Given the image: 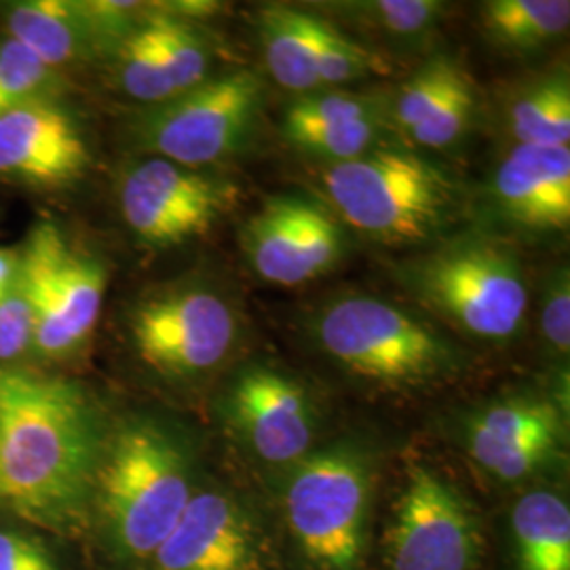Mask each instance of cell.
<instances>
[{
  "mask_svg": "<svg viewBox=\"0 0 570 570\" xmlns=\"http://www.w3.org/2000/svg\"><path fill=\"white\" fill-rule=\"evenodd\" d=\"M98 414L77 383L0 370V508L66 529L94 497L102 461Z\"/></svg>",
  "mask_w": 570,
  "mask_h": 570,
  "instance_id": "cell-1",
  "label": "cell"
},
{
  "mask_svg": "<svg viewBox=\"0 0 570 570\" xmlns=\"http://www.w3.org/2000/svg\"><path fill=\"white\" fill-rule=\"evenodd\" d=\"M94 492L117 548L150 560L193 499L188 459L164 429L125 425L104 450Z\"/></svg>",
  "mask_w": 570,
  "mask_h": 570,
  "instance_id": "cell-2",
  "label": "cell"
},
{
  "mask_svg": "<svg viewBox=\"0 0 570 570\" xmlns=\"http://www.w3.org/2000/svg\"><path fill=\"white\" fill-rule=\"evenodd\" d=\"M324 186L346 225L385 244L433 237L454 204V188L440 167L395 148H372L332 165Z\"/></svg>",
  "mask_w": 570,
  "mask_h": 570,
  "instance_id": "cell-3",
  "label": "cell"
},
{
  "mask_svg": "<svg viewBox=\"0 0 570 570\" xmlns=\"http://www.w3.org/2000/svg\"><path fill=\"white\" fill-rule=\"evenodd\" d=\"M423 305L473 338L518 334L529 306L520 258L490 237H459L414 261L404 275Z\"/></svg>",
  "mask_w": 570,
  "mask_h": 570,
  "instance_id": "cell-4",
  "label": "cell"
},
{
  "mask_svg": "<svg viewBox=\"0 0 570 570\" xmlns=\"http://www.w3.org/2000/svg\"><path fill=\"white\" fill-rule=\"evenodd\" d=\"M320 346L346 372L385 387H414L456 366L449 341L423 317L372 296L327 305L315 324Z\"/></svg>",
  "mask_w": 570,
  "mask_h": 570,
  "instance_id": "cell-5",
  "label": "cell"
},
{
  "mask_svg": "<svg viewBox=\"0 0 570 570\" xmlns=\"http://www.w3.org/2000/svg\"><path fill=\"white\" fill-rule=\"evenodd\" d=\"M372 463L357 446L308 452L285 487V520L317 570H362Z\"/></svg>",
  "mask_w": 570,
  "mask_h": 570,
  "instance_id": "cell-6",
  "label": "cell"
},
{
  "mask_svg": "<svg viewBox=\"0 0 570 570\" xmlns=\"http://www.w3.org/2000/svg\"><path fill=\"white\" fill-rule=\"evenodd\" d=\"M21 282L35 311V353L63 360L89 343L102 313V261L68 242L53 220L32 226L20 247Z\"/></svg>",
  "mask_w": 570,
  "mask_h": 570,
  "instance_id": "cell-7",
  "label": "cell"
},
{
  "mask_svg": "<svg viewBox=\"0 0 570 570\" xmlns=\"http://www.w3.org/2000/svg\"><path fill=\"white\" fill-rule=\"evenodd\" d=\"M261 102V79L252 70H235L150 106L131 125L134 142L148 157L204 169L245 142Z\"/></svg>",
  "mask_w": 570,
  "mask_h": 570,
  "instance_id": "cell-8",
  "label": "cell"
},
{
  "mask_svg": "<svg viewBox=\"0 0 570 570\" xmlns=\"http://www.w3.org/2000/svg\"><path fill=\"white\" fill-rule=\"evenodd\" d=\"M237 315L207 285H176L140 301L129 336L146 366L169 379H195L220 366L237 341Z\"/></svg>",
  "mask_w": 570,
  "mask_h": 570,
  "instance_id": "cell-9",
  "label": "cell"
},
{
  "mask_svg": "<svg viewBox=\"0 0 570 570\" xmlns=\"http://www.w3.org/2000/svg\"><path fill=\"white\" fill-rule=\"evenodd\" d=\"M385 560L389 570H480V520L450 482L412 465L389 527Z\"/></svg>",
  "mask_w": 570,
  "mask_h": 570,
  "instance_id": "cell-10",
  "label": "cell"
},
{
  "mask_svg": "<svg viewBox=\"0 0 570 570\" xmlns=\"http://www.w3.org/2000/svg\"><path fill=\"white\" fill-rule=\"evenodd\" d=\"M235 199L233 184L159 157L129 165L119 180L122 220L153 247H176L204 237L230 212Z\"/></svg>",
  "mask_w": 570,
  "mask_h": 570,
  "instance_id": "cell-11",
  "label": "cell"
},
{
  "mask_svg": "<svg viewBox=\"0 0 570 570\" xmlns=\"http://www.w3.org/2000/svg\"><path fill=\"white\" fill-rule=\"evenodd\" d=\"M89 167V140L63 98L0 115V183L56 193L81 183Z\"/></svg>",
  "mask_w": 570,
  "mask_h": 570,
  "instance_id": "cell-12",
  "label": "cell"
},
{
  "mask_svg": "<svg viewBox=\"0 0 570 570\" xmlns=\"http://www.w3.org/2000/svg\"><path fill=\"white\" fill-rule=\"evenodd\" d=\"M244 249L252 268L268 284H308L341 261V226L322 205L305 197L268 199L249 218Z\"/></svg>",
  "mask_w": 570,
  "mask_h": 570,
  "instance_id": "cell-13",
  "label": "cell"
},
{
  "mask_svg": "<svg viewBox=\"0 0 570 570\" xmlns=\"http://www.w3.org/2000/svg\"><path fill=\"white\" fill-rule=\"evenodd\" d=\"M226 410L247 446L263 461H303L315 440L317 414L306 389L275 367H245L233 381Z\"/></svg>",
  "mask_w": 570,
  "mask_h": 570,
  "instance_id": "cell-14",
  "label": "cell"
},
{
  "mask_svg": "<svg viewBox=\"0 0 570 570\" xmlns=\"http://www.w3.org/2000/svg\"><path fill=\"white\" fill-rule=\"evenodd\" d=\"M562 416L541 397H511L475 412L468 423L469 456L490 475L515 482L546 468L562 450Z\"/></svg>",
  "mask_w": 570,
  "mask_h": 570,
  "instance_id": "cell-15",
  "label": "cell"
},
{
  "mask_svg": "<svg viewBox=\"0 0 570 570\" xmlns=\"http://www.w3.org/2000/svg\"><path fill=\"white\" fill-rule=\"evenodd\" d=\"M150 560L153 570H258L261 543L235 499L205 490L193 494Z\"/></svg>",
  "mask_w": 570,
  "mask_h": 570,
  "instance_id": "cell-16",
  "label": "cell"
},
{
  "mask_svg": "<svg viewBox=\"0 0 570 570\" xmlns=\"http://www.w3.org/2000/svg\"><path fill=\"white\" fill-rule=\"evenodd\" d=\"M494 195L511 223L527 230H569V146L518 144L497 169Z\"/></svg>",
  "mask_w": 570,
  "mask_h": 570,
  "instance_id": "cell-17",
  "label": "cell"
},
{
  "mask_svg": "<svg viewBox=\"0 0 570 570\" xmlns=\"http://www.w3.org/2000/svg\"><path fill=\"white\" fill-rule=\"evenodd\" d=\"M2 35L21 42L58 72L94 60L100 47L79 0H21L2 11Z\"/></svg>",
  "mask_w": 570,
  "mask_h": 570,
  "instance_id": "cell-18",
  "label": "cell"
},
{
  "mask_svg": "<svg viewBox=\"0 0 570 570\" xmlns=\"http://www.w3.org/2000/svg\"><path fill=\"white\" fill-rule=\"evenodd\" d=\"M511 530L518 570H570V510L560 494H524L511 513Z\"/></svg>",
  "mask_w": 570,
  "mask_h": 570,
  "instance_id": "cell-19",
  "label": "cell"
},
{
  "mask_svg": "<svg viewBox=\"0 0 570 570\" xmlns=\"http://www.w3.org/2000/svg\"><path fill=\"white\" fill-rule=\"evenodd\" d=\"M261 39L268 75L289 91L320 87L308 13L289 7H268L261 13Z\"/></svg>",
  "mask_w": 570,
  "mask_h": 570,
  "instance_id": "cell-20",
  "label": "cell"
},
{
  "mask_svg": "<svg viewBox=\"0 0 570 570\" xmlns=\"http://www.w3.org/2000/svg\"><path fill=\"white\" fill-rule=\"evenodd\" d=\"M484 28L492 41L532 51L569 30V0H490L482 7Z\"/></svg>",
  "mask_w": 570,
  "mask_h": 570,
  "instance_id": "cell-21",
  "label": "cell"
},
{
  "mask_svg": "<svg viewBox=\"0 0 570 570\" xmlns=\"http://www.w3.org/2000/svg\"><path fill=\"white\" fill-rule=\"evenodd\" d=\"M513 138L524 146H569L570 87L556 75L524 91L510 110Z\"/></svg>",
  "mask_w": 570,
  "mask_h": 570,
  "instance_id": "cell-22",
  "label": "cell"
},
{
  "mask_svg": "<svg viewBox=\"0 0 570 570\" xmlns=\"http://www.w3.org/2000/svg\"><path fill=\"white\" fill-rule=\"evenodd\" d=\"M148 23L153 28L176 96L207 81L212 66L209 42L202 28L195 26V21L184 20L159 7H153L148 11Z\"/></svg>",
  "mask_w": 570,
  "mask_h": 570,
  "instance_id": "cell-23",
  "label": "cell"
},
{
  "mask_svg": "<svg viewBox=\"0 0 570 570\" xmlns=\"http://www.w3.org/2000/svg\"><path fill=\"white\" fill-rule=\"evenodd\" d=\"M110 58L115 79L131 100L157 106L176 98L161 51L148 23V13L140 26L112 51Z\"/></svg>",
  "mask_w": 570,
  "mask_h": 570,
  "instance_id": "cell-24",
  "label": "cell"
},
{
  "mask_svg": "<svg viewBox=\"0 0 570 570\" xmlns=\"http://www.w3.org/2000/svg\"><path fill=\"white\" fill-rule=\"evenodd\" d=\"M63 77L21 42L0 32V115L26 104L61 98L66 91Z\"/></svg>",
  "mask_w": 570,
  "mask_h": 570,
  "instance_id": "cell-25",
  "label": "cell"
},
{
  "mask_svg": "<svg viewBox=\"0 0 570 570\" xmlns=\"http://www.w3.org/2000/svg\"><path fill=\"white\" fill-rule=\"evenodd\" d=\"M469 81L463 68L450 58L429 60L410 81L402 87L395 100V122L410 134L433 108L449 98L461 85Z\"/></svg>",
  "mask_w": 570,
  "mask_h": 570,
  "instance_id": "cell-26",
  "label": "cell"
},
{
  "mask_svg": "<svg viewBox=\"0 0 570 570\" xmlns=\"http://www.w3.org/2000/svg\"><path fill=\"white\" fill-rule=\"evenodd\" d=\"M320 85H345L379 72L381 60L357 42L346 39L332 23L308 13Z\"/></svg>",
  "mask_w": 570,
  "mask_h": 570,
  "instance_id": "cell-27",
  "label": "cell"
},
{
  "mask_svg": "<svg viewBox=\"0 0 570 570\" xmlns=\"http://www.w3.org/2000/svg\"><path fill=\"white\" fill-rule=\"evenodd\" d=\"M383 129V115H376L357 121L332 122L324 127L294 131L287 134L285 140L305 153L324 157L334 164H343L370 153Z\"/></svg>",
  "mask_w": 570,
  "mask_h": 570,
  "instance_id": "cell-28",
  "label": "cell"
},
{
  "mask_svg": "<svg viewBox=\"0 0 570 570\" xmlns=\"http://www.w3.org/2000/svg\"><path fill=\"white\" fill-rule=\"evenodd\" d=\"M385 112V104L376 96L360 94H324V96H306L289 104L285 110L284 136L324 127L332 122L357 121Z\"/></svg>",
  "mask_w": 570,
  "mask_h": 570,
  "instance_id": "cell-29",
  "label": "cell"
},
{
  "mask_svg": "<svg viewBox=\"0 0 570 570\" xmlns=\"http://www.w3.org/2000/svg\"><path fill=\"white\" fill-rule=\"evenodd\" d=\"M473 112L475 91L471 81H468L456 91H452L438 108H433L428 117L410 131V138L428 148H446L468 131Z\"/></svg>",
  "mask_w": 570,
  "mask_h": 570,
  "instance_id": "cell-30",
  "label": "cell"
},
{
  "mask_svg": "<svg viewBox=\"0 0 570 570\" xmlns=\"http://www.w3.org/2000/svg\"><path fill=\"white\" fill-rule=\"evenodd\" d=\"M35 311L23 282L0 301V364H13L35 353Z\"/></svg>",
  "mask_w": 570,
  "mask_h": 570,
  "instance_id": "cell-31",
  "label": "cell"
},
{
  "mask_svg": "<svg viewBox=\"0 0 570 570\" xmlns=\"http://www.w3.org/2000/svg\"><path fill=\"white\" fill-rule=\"evenodd\" d=\"M444 4L435 0H379L366 4L370 20L397 37L425 32L442 16Z\"/></svg>",
  "mask_w": 570,
  "mask_h": 570,
  "instance_id": "cell-32",
  "label": "cell"
},
{
  "mask_svg": "<svg viewBox=\"0 0 570 570\" xmlns=\"http://www.w3.org/2000/svg\"><path fill=\"white\" fill-rule=\"evenodd\" d=\"M541 332L556 353L570 348V284L569 271L562 268L551 282L546 305L541 311Z\"/></svg>",
  "mask_w": 570,
  "mask_h": 570,
  "instance_id": "cell-33",
  "label": "cell"
},
{
  "mask_svg": "<svg viewBox=\"0 0 570 570\" xmlns=\"http://www.w3.org/2000/svg\"><path fill=\"white\" fill-rule=\"evenodd\" d=\"M0 570H58L41 541L0 530Z\"/></svg>",
  "mask_w": 570,
  "mask_h": 570,
  "instance_id": "cell-34",
  "label": "cell"
},
{
  "mask_svg": "<svg viewBox=\"0 0 570 570\" xmlns=\"http://www.w3.org/2000/svg\"><path fill=\"white\" fill-rule=\"evenodd\" d=\"M21 273L20 247H0V301L16 287Z\"/></svg>",
  "mask_w": 570,
  "mask_h": 570,
  "instance_id": "cell-35",
  "label": "cell"
}]
</instances>
